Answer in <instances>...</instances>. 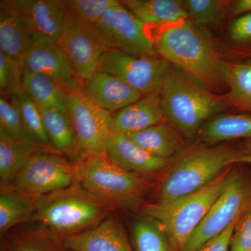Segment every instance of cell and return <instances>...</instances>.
I'll list each match as a JSON object with an SVG mask.
<instances>
[{
	"mask_svg": "<svg viewBox=\"0 0 251 251\" xmlns=\"http://www.w3.org/2000/svg\"><path fill=\"white\" fill-rule=\"evenodd\" d=\"M30 35L16 13L0 6V51L20 62Z\"/></svg>",
	"mask_w": 251,
	"mask_h": 251,
	"instance_id": "cell-28",
	"label": "cell"
},
{
	"mask_svg": "<svg viewBox=\"0 0 251 251\" xmlns=\"http://www.w3.org/2000/svg\"><path fill=\"white\" fill-rule=\"evenodd\" d=\"M224 82L229 88V103L243 113L251 114V59L222 63Z\"/></svg>",
	"mask_w": 251,
	"mask_h": 251,
	"instance_id": "cell-26",
	"label": "cell"
},
{
	"mask_svg": "<svg viewBox=\"0 0 251 251\" xmlns=\"http://www.w3.org/2000/svg\"><path fill=\"white\" fill-rule=\"evenodd\" d=\"M22 87L38 108L69 112V93L53 79L42 74L24 72Z\"/></svg>",
	"mask_w": 251,
	"mask_h": 251,
	"instance_id": "cell-23",
	"label": "cell"
},
{
	"mask_svg": "<svg viewBox=\"0 0 251 251\" xmlns=\"http://www.w3.org/2000/svg\"><path fill=\"white\" fill-rule=\"evenodd\" d=\"M68 110L84 159L105 153L113 115L96 105L81 90L68 94Z\"/></svg>",
	"mask_w": 251,
	"mask_h": 251,
	"instance_id": "cell-11",
	"label": "cell"
},
{
	"mask_svg": "<svg viewBox=\"0 0 251 251\" xmlns=\"http://www.w3.org/2000/svg\"><path fill=\"white\" fill-rule=\"evenodd\" d=\"M81 91L96 105L112 114L143 97L120 77L99 71L83 82Z\"/></svg>",
	"mask_w": 251,
	"mask_h": 251,
	"instance_id": "cell-17",
	"label": "cell"
},
{
	"mask_svg": "<svg viewBox=\"0 0 251 251\" xmlns=\"http://www.w3.org/2000/svg\"><path fill=\"white\" fill-rule=\"evenodd\" d=\"M117 0H70L66 1L68 10L88 24H96Z\"/></svg>",
	"mask_w": 251,
	"mask_h": 251,
	"instance_id": "cell-34",
	"label": "cell"
},
{
	"mask_svg": "<svg viewBox=\"0 0 251 251\" xmlns=\"http://www.w3.org/2000/svg\"><path fill=\"white\" fill-rule=\"evenodd\" d=\"M200 138L208 144L226 140L251 139V114H226L206 122L198 131Z\"/></svg>",
	"mask_w": 251,
	"mask_h": 251,
	"instance_id": "cell-25",
	"label": "cell"
},
{
	"mask_svg": "<svg viewBox=\"0 0 251 251\" xmlns=\"http://www.w3.org/2000/svg\"><path fill=\"white\" fill-rule=\"evenodd\" d=\"M229 12L232 16L238 17L242 15L251 14V0H238L232 1Z\"/></svg>",
	"mask_w": 251,
	"mask_h": 251,
	"instance_id": "cell-38",
	"label": "cell"
},
{
	"mask_svg": "<svg viewBox=\"0 0 251 251\" xmlns=\"http://www.w3.org/2000/svg\"><path fill=\"white\" fill-rule=\"evenodd\" d=\"M34 151L0 128V187H11Z\"/></svg>",
	"mask_w": 251,
	"mask_h": 251,
	"instance_id": "cell-29",
	"label": "cell"
},
{
	"mask_svg": "<svg viewBox=\"0 0 251 251\" xmlns=\"http://www.w3.org/2000/svg\"><path fill=\"white\" fill-rule=\"evenodd\" d=\"M230 41L251 59V13L234 18L229 25Z\"/></svg>",
	"mask_w": 251,
	"mask_h": 251,
	"instance_id": "cell-35",
	"label": "cell"
},
{
	"mask_svg": "<svg viewBox=\"0 0 251 251\" xmlns=\"http://www.w3.org/2000/svg\"><path fill=\"white\" fill-rule=\"evenodd\" d=\"M6 233L4 251H64L62 237L39 224L34 227L11 229Z\"/></svg>",
	"mask_w": 251,
	"mask_h": 251,
	"instance_id": "cell-24",
	"label": "cell"
},
{
	"mask_svg": "<svg viewBox=\"0 0 251 251\" xmlns=\"http://www.w3.org/2000/svg\"><path fill=\"white\" fill-rule=\"evenodd\" d=\"M62 239L65 249L72 251H133L125 229L115 216H109L85 232Z\"/></svg>",
	"mask_w": 251,
	"mask_h": 251,
	"instance_id": "cell-16",
	"label": "cell"
},
{
	"mask_svg": "<svg viewBox=\"0 0 251 251\" xmlns=\"http://www.w3.org/2000/svg\"><path fill=\"white\" fill-rule=\"evenodd\" d=\"M23 72L40 74L53 79L68 93L80 90L83 82L77 76L58 41L31 34L20 61Z\"/></svg>",
	"mask_w": 251,
	"mask_h": 251,
	"instance_id": "cell-13",
	"label": "cell"
},
{
	"mask_svg": "<svg viewBox=\"0 0 251 251\" xmlns=\"http://www.w3.org/2000/svg\"><path fill=\"white\" fill-rule=\"evenodd\" d=\"M0 6L16 13L31 34L37 33L59 40L67 10L66 1L1 0Z\"/></svg>",
	"mask_w": 251,
	"mask_h": 251,
	"instance_id": "cell-14",
	"label": "cell"
},
{
	"mask_svg": "<svg viewBox=\"0 0 251 251\" xmlns=\"http://www.w3.org/2000/svg\"><path fill=\"white\" fill-rule=\"evenodd\" d=\"M241 153L242 151L226 147L204 145L180 151L167 169L156 203L167 205L199 191L237 163Z\"/></svg>",
	"mask_w": 251,
	"mask_h": 251,
	"instance_id": "cell-2",
	"label": "cell"
},
{
	"mask_svg": "<svg viewBox=\"0 0 251 251\" xmlns=\"http://www.w3.org/2000/svg\"><path fill=\"white\" fill-rule=\"evenodd\" d=\"M223 172L199 191L167 205L148 204L145 215L156 220L166 232L173 251H181L224 191L229 173Z\"/></svg>",
	"mask_w": 251,
	"mask_h": 251,
	"instance_id": "cell-5",
	"label": "cell"
},
{
	"mask_svg": "<svg viewBox=\"0 0 251 251\" xmlns=\"http://www.w3.org/2000/svg\"><path fill=\"white\" fill-rule=\"evenodd\" d=\"M23 69L17 59L0 51L1 96L10 99L22 87Z\"/></svg>",
	"mask_w": 251,
	"mask_h": 251,
	"instance_id": "cell-33",
	"label": "cell"
},
{
	"mask_svg": "<svg viewBox=\"0 0 251 251\" xmlns=\"http://www.w3.org/2000/svg\"><path fill=\"white\" fill-rule=\"evenodd\" d=\"M173 66L159 56H135L108 50L98 71L120 77L143 96L161 93Z\"/></svg>",
	"mask_w": 251,
	"mask_h": 251,
	"instance_id": "cell-10",
	"label": "cell"
},
{
	"mask_svg": "<svg viewBox=\"0 0 251 251\" xmlns=\"http://www.w3.org/2000/svg\"><path fill=\"white\" fill-rule=\"evenodd\" d=\"M147 27L121 1L92 25L96 35L108 51L135 56H158L155 40Z\"/></svg>",
	"mask_w": 251,
	"mask_h": 251,
	"instance_id": "cell-8",
	"label": "cell"
},
{
	"mask_svg": "<svg viewBox=\"0 0 251 251\" xmlns=\"http://www.w3.org/2000/svg\"><path fill=\"white\" fill-rule=\"evenodd\" d=\"M81 163L58 153H33L13 187L34 197L70 187L80 183Z\"/></svg>",
	"mask_w": 251,
	"mask_h": 251,
	"instance_id": "cell-7",
	"label": "cell"
},
{
	"mask_svg": "<svg viewBox=\"0 0 251 251\" xmlns=\"http://www.w3.org/2000/svg\"><path fill=\"white\" fill-rule=\"evenodd\" d=\"M251 204V191L247 183L237 173H229L224 191L181 251H199L205 243L239 219Z\"/></svg>",
	"mask_w": 251,
	"mask_h": 251,
	"instance_id": "cell-9",
	"label": "cell"
},
{
	"mask_svg": "<svg viewBox=\"0 0 251 251\" xmlns=\"http://www.w3.org/2000/svg\"><path fill=\"white\" fill-rule=\"evenodd\" d=\"M167 121L192 136L221 110L222 98L187 74L173 67L161 92Z\"/></svg>",
	"mask_w": 251,
	"mask_h": 251,
	"instance_id": "cell-4",
	"label": "cell"
},
{
	"mask_svg": "<svg viewBox=\"0 0 251 251\" xmlns=\"http://www.w3.org/2000/svg\"><path fill=\"white\" fill-rule=\"evenodd\" d=\"M0 128L34 152H39L28 138L21 111L11 99L0 97Z\"/></svg>",
	"mask_w": 251,
	"mask_h": 251,
	"instance_id": "cell-32",
	"label": "cell"
},
{
	"mask_svg": "<svg viewBox=\"0 0 251 251\" xmlns=\"http://www.w3.org/2000/svg\"><path fill=\"white\" fill-rule=\"evenodd\" d=\"M57 41L77 76L83 82L98 72L100 59L108 51L96 35L92 25L68 9Z\"/></svg>",
	"mask_w": 251,
	"mask_h": 251,
	"instance_id": "cell-12",
	"label": "cell"
},
{
	"mask_svg": "<svg viewBox=\"0 0 251 251\" xmlns=\"http://www.w3.org/2000/svg\"><path fill=\"white\" fill-rule=\"evenodd\" d=\"M81 163V186L114 208L141 197L151 186L148 178L117 166L105 153Z\"/></svg>",
	"mask_w": 251,
	"mask_h": 251,
	"instance_id": "cell-6",
	"label": "cell"
},
{
	"mask_svg": "<svg viewBox=\"0 0 251 251\" xmlns=\"http://www.w3.org/2000/svg\"><path fill=\"white\" fill-rule=\"evenodd\" d=\"M133 240L137 251H171L169 239L161 225L145 214L133 225Z\"/></svg>",
	"mask_w": 251,
	"mask_h": 251,
	"instance_id": "cell-30",
	"label": "cell"
},
{
	"mask_svg": "<svg viewBox=\"0 0 251 251\" xmlns=\"http://www.w3.org/2000/svg\"></svg>",
	"mask_w": 251,
	"mask_h": 251,
	"instance_id": "cell-40",
	"label": "cell"
},
{
	"mask_svg": "<svg viewBox=\"0 0 251 251\" xmlns=\"http://www.w3.org/2000/svg\"><path fill=\"white\" fill-rule=\"evenodd\" d=\"M157 54L208 88L224 82L222 63L209 36L188 18L160 31Z\"/></svg>",
	"mask_w": 251,
	"mask_h": 251,
	"instance_id": "cell-1",
	"label": "cell"
},
{
	"mask_svg": "<svg viewBox=\"0 0 251 251\" xmlns=\"http://www.w3.org/2000/svg\"><path fill=\"white\" fill-rule=\"evenodd\" d=\"M188 18L198 27H211L221 22L232 1L226 0H186L183 1Z\"/></svg>",
	"mask_w": 251,
	"mask_h": 251,
	"instance_id": "cell-31",
	"label": "cell"
},
{
	"mask_svg": "<svg viewBox=\"0 0 251 251\" xmlns=\"http://www.w3.org/2000/svg\"><path fill=\"white\" fill-rule=\"evenodd\" d=\"M11 99L21 111L28 138L39 151L59 153L51 143L39 108L21 87Z\"/></svg>",
	"mask_w": 251,
	"mask_h": 251,
	"instance_id": "cell-27",
	"label": "cell"
},
{
	"mask_svg": "<svg viewBox=\"0 0 251 251\" xmlns=\"http://www.w3.org/2000/svg\"><path fill=\"white\" fill-rule=\"evenodd\" d=\"M166 119L161 93L143 96L113 115L111 132L128 135L146 129Z\"/></svg>",
	"mask_w": 251,
	"mask_h": 251,
	"instance_id": "cell-18",
	"label": "cell"
},
{
	"mask_svg": "<svg viewBox=\"0 0 251 251\" xmlns=\"http://www.w3.org/2000/svg\"><path fill=\"white\" fill-rule=\"evenodd\" d=\"M126 7L147 26L178 24L188 18L183 1L178 0H123Z\"/></svg>",
	"mask_w": 251,
	"mask_h": 251,
	"instance_id": "cell-21",
	"label": "cell"
},
{
	"mask_svg": "<svg viewBox=\"0 0 251 251\" xmlns=\"http://www.w3.org/2000/svg\"><path fill=\"white\" fill-rule=\"evenodd\" d=\"M114 209L78 183L38 197L31 222L37 223L62 237H68L97 226Z\"/></svg>",
	"mask_w": 251,
	"mask_h": 251,
	"instance_id": "cell-3",
	"label": "cell"
},
{
	"mask_svg": "<svg viewBox=\"0 0 251 251\" xmlns=\"http://www.w3.org/2000/svg\"><path fill=\"white\" fill-rule=\"evenodd\" d=\"M251 251V204L241 214L234 227L229 251Z\"/></svg>",
	"mask_w": 251,
	"mask_h": 251,
	"instance_id": "cell-36",
	"label": "cell"
},
{
	"mask_svg": "<svg viewBox=\"0 0 251 251\" xmlns=\"http://www.w3.org/2000/svg\"><path fill=\"white\" fill-rule=\"evenodd\" d=\"M237 163H248L251 165V139L249 140L245 149L242 151L240 156L238 158Z\"/></svg>",
	"mask_w": 251,
	"mask_h": 251,
	"instance_id": "cell-39",
	"label": "cell"
},
{
	"mask_svg": "<svg viewBox=\"0 0 251 251\" xmlns=\"http://www.w3.org/2000/svg\"><path fill=\"white\" fill-rule=\"evenodd\" d=\"M39 109L46 131L57 152L72 161L84 160L69 112Z\"/></svg>",
	"mask_w": 251,
	"mask_h": 251,
	"instance_id": "cell-20",
	"label": "cell"
},
{
	"mask_svg": "<svg viewBox=\"0 0 251 251\" xmlns=\"http://www.w3.org/2000/svg\"><path fill=\"white\" fill-rule=\"evenodd\" d=\"M126 135L153 156L167 160L180 152L184 146L181 133L169 122Z\"/></svg>",
	"mask_w": 251,
	"mask_h": 251,
	"instance_id": "cell-19",
	"label": "cell"
},
{
	"mask_svg": "<svg viewBox=\"0 0 251 251\" xmlns=\"http://www.w3.org/2000/svg\"><path fill=\"white\" fill-rule=\"evenodd\" d=\"M38 197L11 187L0 191V233L4 235L18 225L31 222Z\"/></svg>",
	"mask_w": 251,
	"mask_h": 251,
	"instance_id": "cell-22",
	"label": "cell"
},
{
	"mask_svg": "<svg viewBox=\"0 0 251 251\" xmlns=\"http://www.w3.org/2000/svg\"><path fill=\"white\" fill-rule=\"evenodd\" d=\"M105 153L117 166L145 177L166 171L170 166L169 160L153 156L126 135L112 132L105 144Z\"/></svg>",
	"mask_w": 251,
	"mask_h": 251,
	"instance_id": "cell-15",
	"label": "cell"
},
{
	"mask_svg": "<svg viewBox=\"0 0 251 251\" xmlns=\"http://www.w3.org/2000/svg\"><path fill=\"white\" fill-rule=\"evenodd\" d=\"M238 219L229 225L224 232L205 243L198 251H229L231 239Z\"/></svg>",
	"mask_w": 251,
	"mask_h": 251,
	"instance_id": "cell-37",
	"label": "cell"
}]
</instances>
